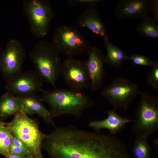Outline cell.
Here are the masks:
<instances>
[{"label": "cell", "mask_w": 158, "mask_h": 158, "mask_svg": "<svg viewBox=\"0 0 158 158\" xmlns=\"http://www.w3.org/2000/svg\"><path fill=\"white\" fill-rule=\"evenodd\" d=\"M147 74L146 81L148 85L152 88L158 90V62L153 61L152 65L149 67Z\"/></svg>", "instance_id": "7402d4cb"}, {"label": "cell", "mask_w": 158, "mask_h": 158, "mask_svg": "<svg viewBox=\"0 0 158 158\" xmlns=\"http://www.w3.org/2000/svg\"><path fill=\"white\" fill-rule=\"evenodd\" d=\"M10 151L11 154H15L26 156L28 155L22 149L11 143Z\"/></svg>", "instance_id": "484cf974"}, {"label": "cell", "mask_w": 158, "mask_h": 158, "mask_svg": "<svg viewBox=\"0 0 158 158\" xmlns=\"http://www.w3.org/2000/svg\"><path fill=\"white\" fill-rule=\"evenodd\" d=\"M25 156H24L21 155L15 154H11L9 157V158H24Z\"/></svg>", "instance_id": "4316f807"}, {"label": "cell", "mask_w": 158, "mask_h": 158, "mask_svg": "<svg viewBox=\"0 0 158 158\" xmlns=\"http://www.w3.org/2000/svg\"><path fill=\"white\" fill-rule=\"evenodd\" d=\"M150 150L147 138H136L132 149L135 158H150Z\"/></svg>", "instance_id": "ffe728a7"}, {"label": "cell", "mask_w": 158, "mask_h": 158, "mask_svg": "<svg viewBox=\"0 0 158 158\" xmlns=\"http://www.w3.org/2000/svg\"><path fill=\"white\" fill-rule=\"evenodd\" d=\"M18 112L24 111L17 97L8 92L2 95L0 97V120H4Z\"/></svg>", "instance_id": "e0dca14e"}, {"label": "cell", "mask_w": 158, "mask_h": 158, "mask_svg": "<svg viewBox=\"0 0 158 158\" xmlns=\"http://www.w3.org/2000/svg\"><path fill=\"white\" fill-rule=\"evenodd\" d=\"M9 158V157H7V158Z\"/></svg>", "instance_id": "f546056e"}, {"label": "cell", "mask_w": 158, "mask_h": 158, "mask_svg": "<svg viewBox=\"0 0 158 158\" xmlns=\"http://www.w3.org/2000/svg\"><path fill=\"white\" fill-rule=\"evenodd\" d=\"M17 97L26 114L30 115L37 114L41 117L47 124L52 126L55 128L56 127L54 118L42 104L40 97L35 95Z\"/></svg>", "instance_id": "9a60e30c"}, {"label": "cell", "mask_w": 158, "mask_h": 158, "mask_svg": "<svg viewBox=\"0 0 158 158\" xmlns=\"http://www.w3.org/2000/svg\"><path fill=\"white\" fill-rule=\"evenodd\" d=\"M12 143L16 146L22 149L28 155L33 157L24 144L20 140L13 135Z\"/></svg>", "instance_id": "d4e9b609"}, {"label": "cell", "mask_w": 158, "mask_h": 158, "mask_svg": "<svg viewBox=\"0 0 158 158\" xmlns=\"http://www.w3.org/2000/svg\"><path fill=\"white\" fill-rule=\"evenodd\" d=\"M77 27H85L105 39L108 38L105 25L102 20L96 5H89L77 19Z\"/></svg>", "instance_id": "5bb4252c"}, {"label": "cell", "mask_w": 158, "mask_h": 158, "mask_svg": "<svg viewBox=\"0 0 158 158\" xmlns=\"http://www.w3.org/2000/svg\"><path fill=\"white\" fill-rule=\"evenodd\" d=\"M12 136V134L6 127L0 128V154L6 158L9 157L11 154Z\"/></svg>", "instance_id": "44dd1931"}, {"label": "cell", "mask_w": 158, "mask_h": 158, "mask_svg": "<svg viewBox=\"0 0 158 158\" xmlns=\"http://www.w3.org/2000/svg\"><path fill=\"white\" fill-rule=\"evenodd\" d=\"M128 59L131 60L134 64L138 66L150 67L153 62L145 56L138 54L131 55L128 57Z\"/></svg>", "instance_id": "603a6c76"}, {"label": "cell", "mask_w": 158, "mask_h": 158, "mask_svg": "<svg viewBox=\"0 0 158 158\" xmlns=\"http://www.w3.org/2000/svg\"><path fill=\"white\" fill-rule=\"evenodd\" d=\"M6 82L5 88L7 92L18 97L35 95L43 90L44 81L35 70L22 72Z\"/></svg>", "instance_id": "8fae6325"}, {"label": "cell", "mask_w": 158, "mask_h": 158, "mask_svg": "<svg viewBox=\"0 0 158 158\" xmlns=\"http://www.w3.org/2000/svg\"><path fill=\"white\" fill-rule=\"evenodd\" d=\"M140 92L136 83L127 78L119 77L104 87L101 95L114 109L126 110Z\"/></svg>", "instance_id": "ba28073f"}, {"label": "cell", "mask_w": 158, "mask_h": 158, "mask_svg": "<svg viewBox=\"0 0 158 158\" xmlns=\"http://www.w3.org/2000/svg\"><path fill=\"white\" fill-rule=\"evenodd\" d=\"M136 30L140 34L145 37L158 38V20L149 16L141 20Z\"/></svg>", "instance_id": "d6986e66"}, {"label": "cell", "mask_w": 158, "mask_h": 158, "mask_svg": "<svg viewBox=\"0 0 158 158\" xmlns=\"http://www.w3.org/2000/svg\"><path fill=\"white\" fill-rule=\"evenodd\" d=\"M24 158H34L30 156L27 155L25 156Z\"/></svg>", "instance_id": "f1b7e54d"}, {"label": "cell", "mask_w": 158, "mask_h": 158, "mask_svg": "<svg viewBox=\"0 0 158 158\" xmlns=\"http://www.w3.org/2000/svg\"><path fill=\"white\" fill-rule=\"evenodd\" d=\"M28 57L44 82L56 88L62 63L60 53L51 43L40 40L30 51Z\"/></svg>", "instance_id": "3957f363"}, {"label": "cell", "mask_w": 158, "mask_h": 158, "mask_svg": "<svg viewBox=\"0 0 158 158\" xmlns=\"http://www.w3.org/2000/svg\"><path fill=\"white\" fill-rule=\"evenodd\" d=\"M42 92L41 100L50 106L53 118L66 115L79 118L84 110L94 105L93 99L89 95L70 89L56 87L52 91L43 90Z\"/></svg>", "instance_id": "7a4b0ae2"}, {"label": "cell", "mask_w": 158, "mask_h": 158, "mask_svg": "<svg viewBox=\"0 0 158 158\" xmlns=\"http://www.w3.org/2000/svg\"><path fill=\"white\" fill-rule=\"evenodd\" d=\"M101 0H69L67 1L68 4L72 6L80 5L87 4L89 5H97L102 1Z\"/></svg>", "instance_id": "cb8c5ba5"}, {"label": "cell", "mask_w": 158, "mask_h": 158, "mask_svg": "<svg viewBox=\"0 0 158 158\" xmlns=\"http://www.w3.org/2000/svg\"><path fill=\"white\" fill-rule=\"evenodd\" d=\"M66 84L72 90L81 92L90 86L86 61L67 57L62 63L60 71Z\"/></svg>", "instance_id": "30bf717a"}, {"label": "cell", "mask_w": 158, "mask_h": 158, "mask_svg": "<svg viewBox=\"0 0 158 158\" xmlns=\"http://www.w3.org/2000/svg\"><path fill=\"white\" fill-rule=\"evenodd\" d=\"M107 117L101 120H93L89 124L90 127L99 130L102 129L108 130L110 134L114 135L123 128L127 123L132 121L130 119L123 118L118 114L114 109L108 110L107 112Z\"/></svg>", "instance_id": "2e32d148"}, {"label": "cell", "mask_w": 158, "mask_h": 158, "mask_svg": "<svg viewBox=\"0 0 158 158\" xmlns=\"http://www.w3.org/2000/svg\"><path fill=\"white\" fill-rule=\"evenodd\" d=\"M104 40L107 51L105 63L116 68H119L124 61L128 60V56L123 50L111 42L108 38Z\"/></svg>", "instance_id": "ac0fdd59"}, {"label": "cell", "mask_w": 158, "mask_h": 158, "mask_svg": "<svg viewBox=\"0 0 158 158\" xmlns=\"http://www.w3.org/2000/svg\"><path fill=\"white\" fill-rule=\"evenodd\" d=\"M6 127L11 134L25 146L34 158H44L42 143L46 135L38 123L24 112H18Z\"/></svg>", "instance_id": "277c9868"}, {"label": "cell", "mask_w": 158, "mask_h": 158, "mask_svg": "<svg viewBox=\"0 0 158 158\" xmlns=\"http://www.w3.org/2000/svg\"><path fill=\"white\" fill-rule=\"evenodd\" d=\"M140 94V100L131 130L136 138H147L158 129V98L149 91Z\"/></svg>", "instance_id": "5b68a950"}, {"label": "cell", "mask_w": 158, "mask_h": 158, "mask_svg": "<svg viewBox=\"0 0 158 158\" xmlns=\"http://www.w3.org/2000/svg\"><path fill=\"white\" fill-rule=\"evenodd\" d=\"M87 52L89 57L86 64L90 81V90L95 92L102 86L105 75V56L99 49L95 46H91Z\"/></svg>", "instance_id": "4fadbf2b"}, {"label": "cell", "mask_w": 158, "mask_h": 158, "mask_svg": "<svg viewBox=\"0 0 158 158\" xmlns=\"http://www.w3.org/2000/svg\"><path fill=\"white\" fill-rule=\"evenodd\" d=\"M43 149L50 158H129L117 137L69 125L46 134Z\"/></svg>", "instance_id": "6da1fadb"}, {"label": "cell", "mask_w": 158, "mask_h": 158, "mask_svg": "<svg viewBox=\"0 0 158 158\" xmlns=\"http://www.w3.org/2000/svg\"><path fill=\"white\" fill-rule=\"evenodd\" d=\"M9 123V122H5L0 121V128L6 127Z\"/></svg>", "instance_id": "83f0119b"}, {"label": "cell", "mask_w": 158, "mask_h": 158, "mask_svg": "<svg viewBox=\"0 0 158 158\" xmlns=\"http://www.w3.org/2000/svg\"><path fill=\"white\" fill-rule=\"evenodd\" d=\"M60 54L74 57L87 52L91 47L77 27L61 25L55 28L51 42Z\"/></svg>", "instance_id": "8992f818"}, {"label": "cell", "mask_w": 158, "mask_h": 158, "mask_svg": "<svg viewBox=\"0 0 158 158\" xmlns=\"http://www.w3.org/2000/svg\"><path fill=\"white\" fill-rule=\"evenodd\" d=\"M158 8V1L148 0H123L115 8L114 15L120 19H139L141 20L152 14Z\"/></svg>", "instance_id": "7c38bea8"}, {"label": "cell", "mask_w": 158, "mask_h": 158, "mask_svg": "<svg viewBox=\"0 0 158 158\" xmlns=\"http://www.w3.org/2000/svg\"><path fill=\"white\" fill-rule=\"evenodd\" d=\"M22 7L32 34L38 38L45 37L54 16L49 1L47 0H26L23 2Z\"/></svg>", "instance_id": "52a82bcc"}, {"label": "cell", "mask_w": 158, "mask_h": 158, "mask_svg": "<svg viewBox=\"0 0 158 158\" xmlns=\"http://www.w3.org/2000/svg\"><path fill=\"white\" fill-rule=\"evenodd\" d=\"M26 57L25 49L19 40H9L0 53V72L6 81L22 72Z\"/></svg>", "instance_id": "9c48e42d"}]
</instances>
